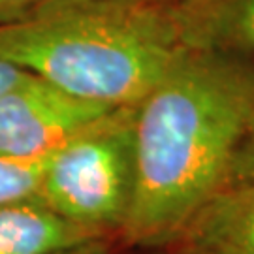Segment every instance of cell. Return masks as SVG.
I'll return each mask as SVG.
<instances>
[{
    "label": "cell",
    "mask_w": 254,
    "mask_h": 254,
    "mask_svg": "<svg viewBox=\"0 0 254 254\" xmlns=\"http://www.w3.org/2000/svg\"><path fill=\"white\" fill-rule=\"evenodd\" d=\"M168 254H254V185H226L203 203Z\"/></svg>",
    "instance_id": "5"
},
{
    "label": "cell",
    "mask_w": 254,
    "mask_h": 254,
    "mask_svg": "<svg viewBox=\"0 0 254 254\" xmlns=\"http://www.w3.org/2000/svg\"><path fill=\"white\" fill-rule=\"evenodd\" d=\"M226 185H254V100L243 136L230 164Z\"/></svg>",
    "instance_id": "9"
},
{
    "label": "cell",
    "mask_w": 254,
    "mask_h": 254,
    "mask_svg": "<svg viewBox=\"0 0 254 254\" xmlns=\"http://www.w3.org/2000/svg\"><path fill=\"white\" fill-rule=\"evenodd\" d=\"M166 9L189 51L254 61V0H175Z\"/></svg>",
    "instance_id": "6"
},
{
    "label": "cell",
    "mask_w": 254,
    "mask_h": 254,
    "mask_svg": "<svg viewBox=\"0 0 254 254\" xmlns=\"http://www.w3.org/2000/svg\"><path fill=\"white\" fill-rule=\"evenodd\" d=\"M51 154L34 158L0 154V209L36 200Z\"/></svg>",
    "instance_id": "8"
},
{
    "label": "cell",
    "mask_w": 254,
    "mask_h": 254,
    "mask_svg": "<svg viewBox=\"0 0 254 254\" xmlns=\"http://www.w3.org/2000/svg\"><path fill=\"white\" fill-rule=\"evenodd\" d=\"M113 109L77 98L25 70L0 96V154L34 158L53 153Z\"/></svg>",
    "instance_id": "4"
},
{
    "label": "cell",
    "mask_w": 254,
    "mask_h": 254,
    "mask_svg": "<svg viewBox=\"0 0 254 254\" xmlns=\"http://www.w3.org/2000/svg\"><path fill=\"white\" fill-rule=\"evenodd\" d=\"M254 100V61L187 51L136 104V192L121 243L162 251L220 189Z\"/></svg>",
    "instance_id": "1"
},
{
    "label": "cell",
    "mask_w": 254,
    "mask_h": 254,
    "mask_svg": "<svg viewBox=\"0 0 254 254\" xmlns=\"http://www.w3.org/2000/svg\"><path fill=\"white\" fill-rule=\"evenodd\" d=\"M98 237L38 200L0 209V254H55Z\"/></svg>",
    "instance_id": "7"
},
{
    "label": "cell",
    "mask_w": 254,
    "mask_h": 254,
    "mask_svg": "<svg viewBox=\"0 0 254 254\" xmlns=\"http://www.w3.org/2000/svg\"><path fill=\"white\" fill-rule=\"evenodd\" d=\"M143 254H168V253H166V251L162 249V251H145Z\"/></svg>",
    "instance_id": "14"
},
{
    "label": "cell",
    "mask_w": 254,
    "mask_h": 254,
    "mask_svg": "<svg viewBox=\"0 0 254 254\" xmlns=\"http://www.w3.org/2000/svg\"><path fill=\"white\" fill-rule=\"evenodd\" d=\"M47 2L51 0H0V25L27 17Z\"/></svg>",
    "instance_id": "10"
},
{
    "label": "cell",
    "mask_w": 254,
    "mask_h": 254,
    "mask_svg": "<svg viewBox=\"0 0 254 254\" xmlns=\"http://www.w3.org/2000/svg\"><path fill=\"white\" fill-rule=\"evenodd\" d=\"M121 4H134V6H151V8H168L175 0H113Z\"/></svg>",
    "instance_id": "13"
},
{
    "label": "cell",
    "mask_w": 254,
    "mask_h": 254,
    "mask_svg": "<svg viewBox=\"0 0 254 254\" xmlns=\"http://www.w3.org/2000/svg\"><path fill=\"white\" fill-rule=\"evenodd\" d=\"M166 8L51 0L0 25V59L77 98L136 106L187 55Z\"/></svg>",
    "instance_id": "2"
},
{
    "label": "cell",
    "mask_w": 254,
    "mask_h": 254,
    "mask_svg": "<svg viewBox=\"0 0 254 254\" xmlns=\"http://www.w3.org/2000/svg\"><path fill=\"white\" fill-rule=\"evenodd\" d=\"M115 243H117L115 237H98L55 254H115Z\"/></svg>",
    "instance_id": "11"
},
{
    "label": "cell",
    "mask_w": 254,
    "mask_h": 254,
    "mask_svg": "<svg viewBox=\"0 0 254 254\" xmlns=\"http://www.w3.org/2000/svg\"><path fill=\"white\" fill-rule=\"evenodd\" d=\"M134 121L136 106H121L57 147L36 200L75 226L119 241L136 192Z\"/></svg>",
    "instance_id": "3"
},
{
    "label": "cell",
    "mask_w": 254,
    "mask_h": 254,
    "mask_svg": "<svg viewBox=\"0 0 254 254\" xmlns=\"http://www.w3.org/2000/svg\"><path fill=\"white\" fill-rule=\"evenodd\" d=\"M23 72L25 70L17 68L15 64L0 59V96H2V92H6L13 83L17 81L19 77L23 75Z\"/></svg>",
    "instance_id": "12"
}]
</instances>
